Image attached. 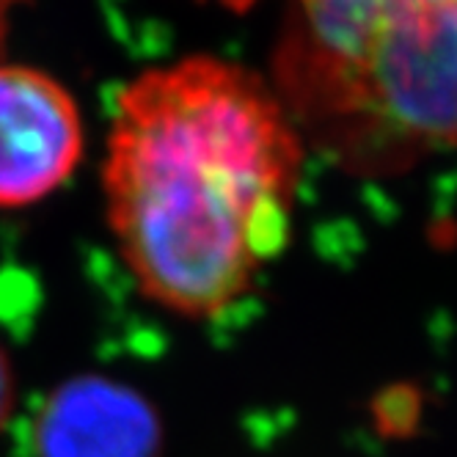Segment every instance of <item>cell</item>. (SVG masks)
<instances>
[{
    "instance_id": "ba28073f",
    "label": "cell",
    "mask_w": 457,
    "mask_h": 457,
    "mask_svg": "<svg viewBox=\"0 0 457 457\" xmlns=\"http://www.w3.org/2000/svg\"><path fill=\"white\" fill-rule=\"evenodd\" d=\"M218 4H223L226 9H235V12H245L253 0H218Z\"/></svg>"
},
{
    "instance_id": "277c9868",
    "label": "cell",
    "mask_w": 457,
    "mask_h": 457,
    "mask_svg": "<svg viewBox=\"0 0 457 457\" xmlns=\"http://www.w3.org/2000/svg\"><path fill=\"white\" fill-rule=\"evenodd\" d=\"M37 457H160L154 405L119 380L80 375L61 383L34 424Z\"/></svg>"
},
{
    "instance_id": "52a82bcc",
    "label": "cell",
    "mask_w": 457,
    "mask_h": 457,
    "mask_svg": "<svg viewBox=\"0 0 457 457\" xmlns=\"http://www.w3.org/2000/svg\"><path fill=\"white\" fill-rule=\"evenodd\" d=\"M20 6V0H0V47L6 42L9 34V22H12V12Z\"/></svg>"
},
{
    "instance_id": "7a4b0ae2",
    "label": "cell",
    "mask_w": 457,
    "mask_h": 457,
    "mask_svg": "<svg viewBox=\"0 0 457 457\" xmlns=\"http://www.w3.org/2000/svg\"><path fill=\"white\" fill-rule=\"evenodd\" d=\"M281 80L358 152L395 157L457 144V0H391L350 55L289 39Z\"/></svg>"
},
{
    "instance_id": "5b68a950",
    "label": "cell",
    "mask_w": 457,
    "mask_h": 457,
    "mask_svg": "<svg viewBox=\"0 0 457 457\" xmlns=\"http://www.w3.org/2000/svg\"><path fill=\"white\" fill-rule=\"evenodd\" d=\"M301 34L289 39L325 55H350L361 47L391 0H298Z\"/></svg>"
},
{
    "instance_id": "6da1fadb",
    "label": "cell",
    "mask_w": 457,
    "mask_h": 457,
    "mask_svg": "<svg viewBox=\"0 0 457 457\" xmlns=\"http://www.w3.org/2000/svg\"><path fill=\"white\" fill-rule=\"evenodd\" d=\"M301 141L256 75L185 58L121 88L103 169L108 220L141 292L212 317L284 251Z\"/></svg>"
},
{
    "instance_id": "8992f818",
    "label": "cell",
    "mask_w": 457,
    "mask_h": 457,
    "mask_svg": "<svg viewBox=\"0 0 457 457\" xmlns=\"http://www.w3.org/2000/svg\"><path fill=\"white\" fill-rule=\"evenodd\" d=\"M12 408H14V375H12L9 355L0 347V428L9 421Z\"/></svg>"
},
{
    "instance_id": "3957f363",
    "label": "cell",
    "mask_w": 457,
    "mask_h": 457,
    "mask_svg": "<svg viewBox=\"0 0 457 457\" xmlns=\"http://www.w3.org/2000/svg\"><path fill=\"white\" fill-rule=\"evenodd\" d=\"M83 121L72 94L22 63H0V210L37 204L72 177Z\"/></svg>"
}]
</instances>
